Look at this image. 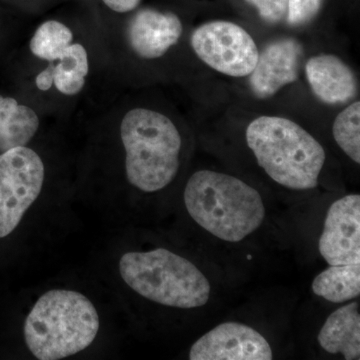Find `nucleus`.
I'll use <instances>...</instances> for the list:
<instances>
[{"label":"nucleus","instance_id":"nucleus-1","mask_svg":"<svg viewBox=\"0 0 360 360\" xmlns=\"http://www.w3.org/2000/svg\"><path fill=\"white\" fill-rule=\"evenodd\" d=\"M184 203L196 224L229 243H239L257 231L265 217L264 201L257 189L212 170H200L189 179Z\"/></svg>","mask_w":360,"mask_h":360},{"label":"nucleus","instance_id":"nucleus-2","mask_svg":"<svg viewBox=\"0 0 360 360\" xmlns=\"http://www.w3.org/2000/svg\"><path fill=\"white\" fill-rule=\"evenodd\" d=\"M246 141L259 167L281 186L309 191L319 184L326 151L297 123L278 116H260L248 125Z\"/></svg>","mask_w":360,"mask_h":360},{"label":"nucleus","instance_id":"nucleus-3","mask_svg":"<svg viewBox=\"0 0 360 360\" xmlns=\"http://www.w3.org/2000/svg\"><path fill=\"white\" fill-rule=\"evenodd\" d=\"M99 317L89 298L77 291H47L26 317L25 340L39 360L77 354L96 340Z\"/></svg>","mask_w":360,"mask_h":360},{"label":"nucleus","instance_id":"nucleus-4","mask_svg":"<svg viewBox=\"0 0 360 360\" xmlns=\"http://www.w3.org/2000/svg\"><path fill=\"white\" fill-rule=\"evenodd\" d=\"M120 134L127 153V179L132 186L155 193L174 180L179 168L181 137L169 118L134 108L123 118Z\"/></svg>","mask_w":360,"mask_h":360},{"label":"nucleus","instance_id":"nucleus-5","mask_svg":"<svg viewBox=\"0 0 360 360\" xmlns=\"http://www.w3.org/2000/svg\"><path fill=\"white\" fill-rule=\"evenodd\" d=\"M125 283L146 300L176 309H196L210 300V281L186 258L165 248L127 252L120 262Z\"/></svg>","mask_w":360,"mask_h":360},{"label":"nucleus","instance_id":"nucleus-6","mask_svg":"<svg viewBox=\"0 0 360 360\" xmlns=\"http://www.w3.org/2000/svg\"><path fill=\"white\" fill-rule=\"evenodd\" d=\"M41 158L26 146L0 155V238H6L20 224L44 186Z\"/></svg>","mask_w":360,"mask_h":360},{"label":"nucleus","instance_id":"nucleus-7","mask_svg":"<svg viewBox=\"0 0 360 360\" xmlns=\"http://www.w3.org/2000/svg\"><path fill=\"white\" fill-rule=\"evenodd\" d=\"M191 45L203 63L233 77L250 75L259 56L250 33L229 21H212L196 28Z\"/></svg>","mask_w":360,"mask_h":360},{"label":"nucleus","instance_id":"nucleus-8","mask_svg":"<svg viewBox=\"0 0 360 360\" xmlns=\"http://www.w3.org/2000/svg\"><path fill=\"white\" fill-rule=\"evenodd\" d=\"M319 252L329 265L360 264V196H345L329 207Z\"/></svg>","mask_w":360,"mask_h":360},{"label":"nucleus","instance_id":"nucleus-9","mask_svg":"<svg viewBox=\"0 0 360 360\" xmlns=\"http://www.w3.org/2000/svg\"><path fill=\"white\" fill-rule=\"evenodd\" d=\"M191 360H271V347L255 329L238 322L219 324L200 340Z\"/></svg>","mask_w":360,"mask_h":360},{"label":"nucleus","instance_id":"nucleus-10","mask_svg":"<svg viewBox=\"0 0 360 360\" xmlns=\"http://www.w3.org/2000/svg\"><path fill=\"white\" fill-rule=\"evenodd\" d=\"M303 49L297 40L283 39L271 42L258 56L250 73V87L258 98H269L285 85L298 79Z\"/></svg>","mask_w":360,"mask_h":360},{"label":"nucleus","instance_id":"nucleus-11","mask_svg":"<svg viewBox=\"0 0 360 360\" xmlns=\"http://www.w3.org/2000/svg\"><path fill=\"white\" fill-rule=\"evenodd\" d=\"M182 25L174 13H162L153 9H142L135 14L129 27L132 49L143 58L162 56L179 42Z\"/></svg>","mask_w":360,"mask_h":360},{"label":"nucleus","instance_id":"nucleus-12","mask_svg":"<svg viewBox=\"0 0 360 360\" xmlns=\"http://www.w3.org/2000/svg\"><path fill=\"white\" fill-rule=\"evenodd\" d=\"M315 96L328 104L347 103L356 94V78L349 66L331 54L310 58L305 66Z\"/></svg>","mask_w":360,"mask_h":360},{"label":"nucleus","instance_id":"nucleus-13","mask_svg":"<svg viewBox=\"0 0 360 360\" xmlns=\"http://www.w3.org/2000/svg\"><path fill=\"white\" fill-rule=\"evenodd\" d=\"M321 348L331 354H341L347 360L360 359L359 303L352 302L329 315L319 338Z\"/></svg>","mask_w":360,"mask_h":360},{"label":"nucleus","instance_id":"nucleus-14","mask_svg":"<svg viewBox=\"0 0 360 360\" xmlns=\"http://www.w3.org/2000/svg\"><path fill=\"white\" fill-rule=\"evenodd\" d=\"M39 127V116L32 108L0 96V151L25 146Z\"/></svg>","mask_w":360,"mask_h":360},{"label":"nucleus","instance_id":"nucleus-15","mask_svg":"<svg viewBox=\"0 0 360 360\" xmlns=\"http://www.w3.org/2000/svg\"><path fill=\"white\" fill-rule=\"evenodd\" d=\"M312 290L328 302L340 303L360 295V264L330 265L315 277Z\"/></svg>","mask_w":360,"mask_h":360},{"label":"nucleus","instance_id":"nucleus-16","mask_svg":"<svg viewBox=\"0 0 360 360\" xmlns=\"http://www.w3.org/2000/svg\"><path fill=\"white\" fill-rule=\"evenodd\" d=\"M58 65H52L53 84L61 94H77L85 84L89 73V58L82 44H70L58 59Z\"/></svg>","mask_w":360,"mask_h":360},{"label":"nucleus","instance_id":"nucleus-17","mask_svg":"<svg viewBox=\"0 0 360 360\" xmlns=\"http://www.w3.org/2000/svg\"><path fill=\"white\" fill-rule=\"evenodd\" d=\"M72 41V32L68 26L49 20L37 28L30 41V51L45 60H58Z\"/></svg>","mask_w":360,"mask_h":360},{"label":"nucleus","instance_id":"nucleus-18","mask_svg":"<svg viewBox=\"0 0 360 360\" xmlns=\"http://www.w3.org/2000/svg\"><path fill=\"white\" fill-rule=\"evenodd\" d=\"M333 136L338 146L354 162H360V103L350 104L335 118Z\"/></svg>","mask_w":360,"mask_h":360},{"label":"nucleus","instance_id":"nucleus-19","mask_svg":"<svg viewBox=\"0 0 360 360\" xmlns=\"http://www.w3.org/2000/svg\"><path fill=\"white\" fill-rule=\"evenodd\" d=\"M323 0H288V21L290 25H305L321 11Z\"/></svg>","mask_w":360,"mask_h":360},{"label":"nucleus","instance_id":"nucleus-20","mask_svg":"<svg viewBox=\"0 0 360 360\" xmlns=\"http://www.w3.org/2000/svg\"><path fill=\"white\" fill-rule=\"evenodd\" d=\"M257 9L260 18L269 23H277L288 14V0H245Z\"/></svg>","mask_w":360,"mask_h":360},{"label":"nucleus","instance_id":"nucleus-21","mask_svg":"<svg viewBox=\"0 0 360 360\" xmlns=\"http://www.w3.org/2000/svg\"><path fill=\"white\" fill-rule=\"evenodd\" d=\"M103 2L116 13H124L136 8L141 0H103Z\"/></svg>","mask_w":360,"mask_h":360},{"label":"nucleus","instance_id":"nucleus-22","mask_svg":"<svg viewBox=\"0 0 360 360\" xmlns=\"http://www.w3.org/2000/svg\"><path fill=\"white\" fill-rule=\"evenodd\" d=\"M35 84L40 90L46 91L51 89V85L53 84V72H52V65H49L46 70L40 72L35 79Z\"/></svg>","mask_w":360,"mask_h":360}]
</instances>
